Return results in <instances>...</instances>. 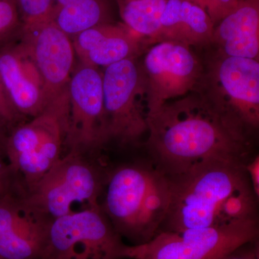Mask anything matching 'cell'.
<instances>
[{"label":"cell","instance_id":"6da1fadb","mask_svg":"<svg viewBox=\"0 0 259 259\" xmlns=\"http://www.w3.org/2000/svg\"><path fill=\"white\" fill-rule=\"evenodd\" d=\"M146 146L153 164L166 175L209 160L246 165L254 154V135L199 92L163 104L148 117Z\"/></svg>","mask_w":259,"mask_h":259},{"label":"cell","instance_id":"7a4b0ae2","mask_svg":"<svg viewBox=\"0 0 259 259\" xmlns=\"http://www.w3.org/2000/svg\"><path fill=\"white\" fill-rule=\"evenodd\" d=\"M166 176L169 202L160 232L180 233L258 218V197L245 165L209 160Z\"/></svg>","mask_w":259,"mask_h":259},{"label":"cell","instance_id":"3957f363","mask_svg":"<svg viewBox=\"0 0 259 259\" xmlns=\"http://www.w3.org/2000/svg\"><path fill=\"white\" fill-rule=\"evenodd\" d=\"M168 202L166 175L154 164L134 163L110 169L100 207L122 238L139 245L159 233Z\"/></svg>","mask_w":259,"mask_h":259},{"label":"cell","instance_id":"277c9868","mask_svg":"<svg viewBox=\"0 0 259 259\" xmlns=\"http://www.w3.org/2000/svg\"><path fill=\"white\" fill-rule=\"evenodd\" d=\"M110 169L99 156L69 151L27 189L23 201L34 212L53 222L83 209L100 207Z\"/></svg>","mask_w":259,"mask_h":259},{"label":"cell","instance_id":"5b68a950","mask_svg":"<svg viewBox=\"0 0 259 259\" xmlns=\"http://www.w3.org/2000/svg\"><path fill=\"white\" fill-rule=\"evenodd\" d=\"M69 119L67 88L40 115L8 133L5 156L26 189L54 166L64 154Z\"/></svg>","mask_w":259,"mask_h":259},{"label":"cell","instance_id":"8992f818","mask_svg":"<svg viewBox=\"0 0 259 259\" xmlns=\"http://www.w3.org/2000/svg\"><path fill=\"white\" fill-rule=\"evenodd\" d=\"M102 88L108 143L139 144L148 134L150 100L141 64L131 58L105 68Z\"/></svg>","mask_w":259,"mask_h":259},{"label":"cell","instance_id":"52a82bcc","mask_svg":"<svg viewBox=\"0 0 259 259\" xmlns=\"http://www.w3.org/2000/svg\"><path fill=\"white\" fill-rule=\"evenodd\" d=\"M126 245L100 206L53 221L40 259H124Z\"/></svg>","mask_w":259,"mask_h":259},{"label":"cell","instance_id":"ba28073f","mask_svg":"<svg viewBox=\"0 0 259 259\" xmlns=\"http://www.w3.org/2000/svg\"><path fill=\"white\" fill-rule=\"evenodd\" d=\"M197 91L250 128L259 126V62L220 51L203 64Z\"/></svg>","mask_w":259,"mask_h":259},{"label":"cell","instance_id":"9c48e42d","mask_svg":"<svg viewBox=\"0 0 259 259\" xmlns=\"http://www.w3.org/2000/svg\"><path fill=\"white\" fill-rule=\"evenodd\" d=\"M67 91L69 119L65 153L99 156L100 150L108 144L102 74L97 68L83 65L70 78Z\"/></svg>","mask_w":259,"mask_h":259},{"label":"cell","instance_id":"30bf717a","mask_svg":"<svg viewBox=\"0 0 259 259\" xmlns=\"http://www.w3.org/2000/svg\"><path fill=\"white\" fill-rule=\"evenodd\" d=\"M141 66L149 90V115L166 102L196 91L203 74V63L192 47L171 40L153 44Z\"/></svg>","mask_w":259,"mask_h":259},{"label":"cell","instance_id":"8fae6325","mask_svg":"<svg viewBox=\"0 0 259 259\" xmlns=\"http://www.w3.org/2000/svg\"><path fill=\"white\" fill-rule=\"evenodd\" d=\"M24 31L22 44L40 73L51 104L69 83L74 59L72 42L51 19L25 25Z\"/></svg>","mask_w":259,"mask_h":259},{"label":"cell","instance_id":"7c38bea8","mask_svg":"<svg viewBox=\"0 0 259 259\" xmlns=\"http://www.w3.org/2000/svg\"><path fill=\"white\" fill-rule=\"evenodd\" d=\"M21 196L0 200V259H40L51 221Z\"/></svg>","mask_w":259,"mask_h":259},{"label":"cell","instance_id":"4fadbf2b","mask_svg":"<svg viewBox=\"0 0 259 259\" xmlns=\"http://www.w3.org/2000/svg\"><path fill=\"white\" fill-rule=\"evenodd\" d=\"M0 79L10 102L23 117H36L50 105L40 73L23 44L0 51Z\"/></svg>","mask_w":259,"mask_h":259},{"label":"cell","instance_id":"5bb4252c","mask_svg":"<svg viewBox=\"0 0 259 259\" xmlns=\"http://www.w3.org/2000/svg\"><path fill=\"white\" fill-rule=\"evenodd\" d=\"M144 39L125 25L102 23L74 36L72 44L83 65L106 68L136 58L146 44Z\"/></svg>","mask_w":259,"mask_h":259},{"label":"cell","instance_id":"9a60e30c","mask_svg":"<svg viewBox=\"0 0 259 259\" xmlns=\"http://www.w3.org/2000/svg\"><path fill=\"white\" fill-rule=\"evenodd\" d=\"M190 259H222L247 243L257 241L258 218L180 232Z\"/></svg>","mask_w":259,"mask_h":259},{"label":"cell","instance_id":"2e32d148","mask_svg":"<svg viewBox=\"0 0 259 259\" xmlns=\"http://www.w3.org/2000/svg\"><path fill=\"white\" fill-rule=\"evenodd\" d=\"M214 27L212 41L217 50L233 57L257 59L259 54V11L256 0L238 2Z\"/></svg>","mask_w":259,"mask_h":259},{"label":"cell","instance_id":"e0dca14e","mask_svg":"<svg viewBox=\"0 0 259 259\" xmlns=\"http://www.w3.org/2000/svg\"><path fill=\"white\" fill-rule=\"evenodd\" d=\"M214 27L207 13L190 0H167L156 42L171 40L190 47L208 46Z\"/></svg>","mask_w":259,"mask_h":259},{"label":"cell","instance_id":"ac0fdd59","mask_svg":"<svg viewBox=\"0 0 259 259\" xmlns=\"http://www.w3.org/2000/svg\"><path fill=\"white\" fill-rule=\"evenodd\" d=\"M167 0H119L121 17L125 25L148 44L156 41L161 18ZM146 39V38H145Z\"/></svg>","mask_w":259,"mask_h":259},{"label":"cell","instance_id":"d6986e66","mask_svg":"<svg viewBox=\"0 0 259 259\" xmlns=\"http://www.w3.org/2000/svg\"><path fill=\"white\" fill-rule=\"evenodd\" d=\"M104 15L102 0H77L58 10L51 20L68 36H76L102 24Z\"/></svg>","mask_w":259,"mask_h":259},{"label":"cell","instance_id":"ffe728a7","mask_svg":"<svg viewBox=\"0 0 259 259\" xmlns=\"http://www.w3.org/2000/svg\"><path fill=\"white\" fill-rule=\"evenodd\" d=\"M124 259H190L182 236L174 231L159 232L142 244L126 245Z\"/></svg>","mask_w":259,"mask_h":259},{"label":"cell","instance_id":"44dd1931","mask_svg":"<svg viewBox=\"0 0 259 259\" xmlns=\"http://www.w3.org/2000/svg\"><path fill=\"white\" fill-rule=\"evenodd\" d=\"M26 187L23 179L15 171L0 152V200L8 196H21L26 193Z\"/></svg>","mask_w":259,"mask_h":259},{"label":"cell","instance_id":"7402d4cb","mask_svg":"<svg viewBox=\"0 0 259 259\" xmlns=\"http://www.w3.org/2000/svg\"><path fill=\"white\" fill-rule=\"evenodd\" d=\"M18 13L25 25H33L51 19L52 0H15Z\"/></svg>","mask_w":259,"mask_h":259},{"label":"cell","instance_id":"603a6c76","mask_svg":"<svg viewBox=\"0 0 259 259\" xmlns=\"http://www.w3.org/2000/svg\"><path fill=\"white\" fill-rule=\"evenodd\" d=\"M19 13L15 0H0V41L14 30Z\"/></svg>","mask_w":259,"mask_h":259},{"label":"cell","instance_id":"cb8c5ba5","mask_svg":"<svg viewBox=\"0 0 259 259\" xmlns=\"http://www.w3.org/2000/svg\"><path fill=\"white\" fill-rule=\"evenodd\" d=\"M0 119L10 130L24 122L25 117L20 115L8 98L2 80L0 79Z\"/></svg>","mask_w":259,"mask_h":259},{"label":"cell","instance_id":"d4e9b609","mask_svg":"<svg viewBox=\"0 0 259 259\" xmlns=\"http://www.w3.org/2000/svg\"><path fill=\"white\" fill-rule=\"evenodd\" d=\"M222 259H259L258 241L250 242Z\"/></svg>","mask_w":259,"mask_h":259},{"label":"cell","instance_id":"484cf974","mask_svg":"<svg viewBox=\"0 0 259 259\" xmlns=\"http://www.w3.org/2000/svg\"><path fill=\"white\" fill-rule=\"evenodd\" d=\"M245 169L251 182L253 192L257 197H259V156L255 155L254 157L246 165Z\"/></svg>","mask_w":259,"mask_h":259},{"label":"cell","instance_id":"4316f807","mask_svg":"<svg viewBox=\"0 0 259 259\" xmlns=\"http://www.w3.org/2000/svg\"><path fill=\"white\" fill-rule=\"evenodd\" d=\"M10 128L8 126L0 119V152L5 155V146Z\"/></svg>","mask_w":259,"mask_h":259},{"label":"cell","instance_id":"83f0119b","mask_svg":"<svg viewBox=\"0 0 259 259\" xmlns=\"http://www.w3.org/2000/svg\"><path fill=\"white\" fill-rule=\"evenodd\" d=\"M76 1H77V0H52V13H51V16L58 10L63 8V7L66 6V5L71 4V3H74Z\"/></svg>","mask_w":259,"mask_h":259}]
</instances>
